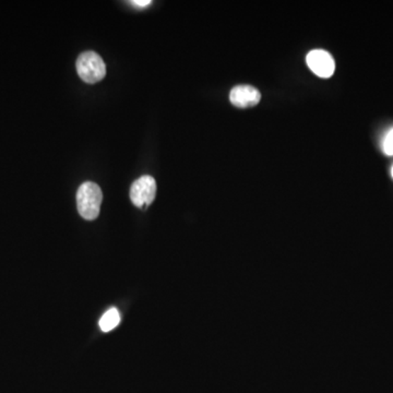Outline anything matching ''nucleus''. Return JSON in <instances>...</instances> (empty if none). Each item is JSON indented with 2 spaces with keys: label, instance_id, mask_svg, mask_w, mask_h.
I'll list each match as a JSON object with an SVG mask.
<instances>
[{
  "label": "nucleus",
  "instance_id": "obj_1",
  "mask_svg": "<svg viewBox=\"0 0 393 393\" xmlns=\"http://www.w3.org/2000/svg\"><path fill=\"white\" fill-rule=\"evenodd\" d=\"M103 193L98 183L86 181L79 187L76 193L78 211L84 219L93 221L100 215Z\"/></svg>",
  "mask_w": 393,
  "mask_h": 393
},
{
  "label": "nucleus",
  "instance_id": "obj_2",
  "mask_svg": "<svg viewBox=\"0 0 393 393\" xmlns=\"http://www.w3.org/2000/svg\"><path fill=\"white\" fill-rule=\"evenodd\" d=\"M76 72L86 84H96L104 79L106 66L96 52H84L76 59Z\"/></svg>",
  "mask_w": 393,
  "mask_h": 393
},
{
  "label": "nucleus",
  "instance_id": "obj_3",
  "mask_svg": "<svg viewBox=\"0 0 393 393\" xmlns=\"http://www.w3.org/2000/svg\"><path fill=\"white\" fill-rule=\"evenodd\" d=\"M156 183L152 176L140 177L134 181L130 188V199L136 207H144L154 201Z\"/></svg>",
  "mask_w": 393,
  "mask_h": 393
},
{
  "label": "nucleus",
  "instance_id": "obj_4",
  "mask_svg": "<svg viewBox=\"0 0 393 393\" xmlns=\"http://www.w3.org/2000/svg\"><path fill=\"white\" fill-rule=\"evenodd\" d=\"M308 67L320 78H330L336 70V62L329 52L322 50H314L306 57Z\"/></svg>",
  "mask_w": 393,
  "mask_h": 393
},
{
  "label": "nucleus",
  "instance_id": "obj_5",
  "mask_svg": "<svg viewBox=\"0 0 393 393\" xmlns=\"http://www.w3.org/2000/svg\"><path fill=\"white\" fill-rule=\"evenodd\" d=\"M261 100V94L257 89L247 84L236 86L229 93L232 104L239 108H254Z\"/></svg>",
  "mask_w": 393,
  "mask_h": 393
},
{
  "label": "nucleus",
  "instance_id": "obj_6",
  "mask_svg": "<svg viewBox=\"0 0 393 393\" xmlns=\"http://www.w3.org/2000/svg\"><path fill=\"white\" fill-rule=\"evenodd\" d=\"M120 322V314L116 308H110V310L103 314L100 320V328L102 331L110 332L115 329Z\"/></svg>",
  "mask_w": 393,
  "mask_h": 393
},
{
  "label": "nucleus",
  "instance_id": "obj_7",
  "mask_svg": "<svg viewBox=\"0 0 393 393\" xmlns=\"http://www.w3.org/2000/svg\"><path fill=\"white\" fill-rule=\"evenodd\" d=\"M384 151L386 154L393 155V129L385 139Z\"/></svg>",
  "mask_w": 393,
  "mask_h": 393
},
{
  "label": "nucleus",
  "instance_id": "obj_8",
  "mask_svg": "<svg viewBox=\"0 0 393 393\" xmlns=\"http://www.w3.org/2000/svg\"><path fill=\"white\" fill-rule=\"evenodd\" d=\"M131 5L136 6V7L143 8L151 5V1L150 0H140V1H139V0H132V1H131Z\"/></svg>",
  "mask_w": 393,
  "mask_h": 393
},
{
  "label": "nucleus",
  "instance_id": "obj_9",
  "mask_svg": "<svg viewBox=\"0 0 393 393\" xmlns=\"http://www.w3.org/2000/svg\"><path fill=\"white\" fill-rule=\"evenodd\" d=\"M391 173H392V177H393V167H392V172H391Z\"/></svg>",
  "mask_w": 393,
  "mask_h": 393
}]
</instances>
